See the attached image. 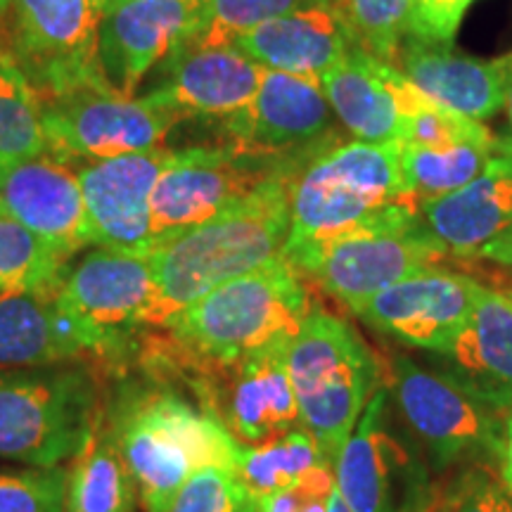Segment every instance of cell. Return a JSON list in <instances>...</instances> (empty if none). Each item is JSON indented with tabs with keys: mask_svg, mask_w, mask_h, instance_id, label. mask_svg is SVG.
I'll return each instance as SVG.
<instances>
[{
	"mask_svg": "<svg viewBox=\"0 0 512 512\" xmlns=\"http://www.w3.org/2000/svg\"><path fill=\"white\" fill-rule=\"evenodd\" d=\"M316 309L304 275L285 256L204 294L200 302L147 337L145 358L185 375L290 344Z\"/></svg>",
	"mask_w": 512,
	"mask_h": 512,
	"instance_id": "cell-1",
	"label": "cell"
},
{
	"mask_svg": "<svg viewBox=\"0 0 512 512\" xmlns=\"http://www.w3.org/2000/svg\"><path fill=\"white\" fill-rule=\"evenodd\" d=\"M306 162L287 164L219 216L147 254L155 299L145 316V328H166L204 294L285 256L292 185Z\"/></svg>",
	"mask_w": 512,
	"mask_h": 512,
	"instance_id": "cell-2",
	"label": "cell"
},
{
	"mask_svg": "<svg viewBox=\"0 0 512 512\" xmlns=\"http://www.w3.org/2000/svg\"><path fill=\"white\" fill-rule=\"evenodd\" d=\"M418 219L422 204L408 188L399 140L325 145L294 178L285 254L339 235L406 226Z\"/></svg>",
	"mask_w": 512,
	"mask_h": 512,
	"instance_id": "cell-3",
	"label": "cell"
},
{
	"mask_svg": "<svg viewBox=\"0 0 512 512\" xmlns=\"http://www.w3.org/2000/svg\"><path fill=\"white\" fill-rule=\"evenodd\" d=\"M110 420L145 512H169L192 472L219 465L233 472L240 444L200 406L171 389L131 392Z\"/></svg>",
	"mask_w": 512,
	"mask_h": 512,
	"instance_id": "cell-4",
	"label": "cell"
},
{
	"mask_svg": "<svg viewBox=\"0 0 512 512\" xmlns=\"http://www.w3.org/2000/svg\"><path fill=\"white\" fill-rule=\"evenodd\" d=\"M287 370L299 425L335 465L380 384L373 349L347 320L313 309L287 349Z\"/></svg>",
	"mask_w": 512,
	"mask_h": 512,
	"instance_id": "cell-5",
	"label": "cell"
},
{
	"mask_svg": "<svg viewBox=\"0 0 512 512\" xmlns=\"http://www.w3.org/2000/svg\"><path fill=\"white\" fill-rule=\"evenodd\" d=\"M98 408L86 370L0 373V458L60 465L86 444Z\"/></svg>",
	"mask_w": 512,
	"mask_h": 512,
	"instance_id": "cell-6",
	"label": "cell"
},
{
	"mask_svg": "<svg viewBox=\"0 0 512 512\" xmlns=\"http://www.w3.org/2000/svg\"><path fill=\"white\" fill-rule=\"evenodd\" d=\"M181 121L178 114L147 98L119 95L100 86L41 100L48 155L67 164L162 150L164 138Z\"/></svg>",
	"mask_w": 512,
	"mask_h": 512,
	"instance_id": "cell-7",
	"label": "cell"
},
{
	"mask_svg": "<svg viewBox=\"0 0 512 512\" xmlns=\"http://www.w3.org/2000/svg\"><path fill=\"white\" fill-rule=\"evenodd\" d=\"M444 256V247L418 219L406 226L339 235L285 254V259L354 311L377 292L437 268Z\"/></svg>",
	"mask_w": 512,
	"mask_h": 512,
	"instance_id": "cell-8",
	"label": "cell"
},
{
	"mask_svg": "<svg viewBox=\"0 0 512 512\" xmlns=\"http://www.w3.org/2000/svg\"><path fill=\"white\" fill-rule=\"evenodd\" d=\"M10 46L3 50L38 98L107 88L98 74V0H12ZM5 12V15H8Z\"/></svg>",
	"mask_w": 512,
	"mask_h": 512,
	"instance_id": "cell-9",
	"label": "cell"
},
{
	"mask_svg": "<svg viewBox=\"0 0 512 512\" xmlns=\"http://www.w3.org/2000/svg\"><path fill=\"white\" fill-rule=\"evenodd\" d=\"M389 387L403 422L422 441L434 467L463 460H498L501 411L475 399L444 373L415 366L411 358H389Z\"/></svg>",
	"mask_w": 512,
	"mask_h": 512,
	"instance_id": "cell-10",
	"label": "cell"
},
{
	"mask_svg": "<svg viewBox=\"0 0 512 512\" xmlns=\"http://www.w3.org/2000/svg\"><path fill=\"white\" fill-rule=\"evenodd\" d=\"M311 159V157H309ZM245 157L230 145L169 152L150 202L152 249L214 219L287 164ZM150 249V252H152Z\"/></svg>",
	"mask_w": 512,
	"mask_h": 512,
	"instance_id": "cell-11",
	"label": "cell"
},
{
	"mask_svg": "<svg viewBox=\"0 0 512 512\" xmlns=\"http://www.w3.org/2000/svg\"><path fill=\"white\" fill-rule=\"evenodd\" d=\"M287 349L273 347L230 363L192 368L183 375L200 406L240 446H264L299 427Z\"/></svg>",
	"mask_w": 512,
	"mask_h": 512,
	"instance_id": "cell-12",
	"label": "cell"
},
{
	"mask_svg": "<svg viewBox=\"0 0 512 512\" xmlns=\"http://www.w3.org/2000/svg\"><path fill=\"white\" fill-rule=\"evenodd\" d=\"M335 486L351 512H418L430 496L420 460L394 432L384 387L370 396L339 453Z\"/></svg>",
	"mask_w": 512,
	"mask_h": 512,
	"instance_id": "cell-13",
	"label": "cell"
},
{
	"mask_svg": "<svg viewBox=\"0 0 512 512\" xmlns=\"http://www.w3.org/2000/svg\"><path fill=\"white\" fill-rule=\"evenodd\" d=\"M204 0H121L100 10L98 74L107 88L133 95L152 69L195 41Z\"/></svg>",
	"mask_w": 512,
	"mask_h": 512,
	"instance_id": "cell-14",
	"label": "cell"
},
{
	"mask_svg": "<svg viewBox=\"0 0 512 512\" xmlns=\"http://www.w3.org/2000/svg\"><path fill=\"white\" fill-rule=\"evenodd\" d=\"M60 306L91 335L102 358L124 354L133 332L145 328L155 299V278L147 256L95 249L64 273Z\"/></svg>",
	"mask_w": 512,
	"mask_h": 512,
	"instance_id": "cell-15",
	"label": "cell"
},
{
	"mask_svg": "<svg viewBox=\"0 0 512 512\" xmlns=\"http://www.w3.org/2000/svg\"><path fill=\"white\" fill-rule=\"evenodd\" d=\"M226 145L245 157L292 162L325 147L332 107L320 83L264 69L252 102L223 121Z\"/></svg>",
	"mask_w": 512,
	"mask_h": 512,
	"instance_id": "cell-16",
	"label": "cell"
},
{
	"mask_svg": "<svg viewBox=\"0 0 512 512\" xmlns=\"http://www.w3.org/2000/svg\"><path fill=\"white\" fill-rule=\"evenodd\" d=\"M477 290L470 275L437 266L377 292L354 313L384 337L444 356L465 328Z\"/></svg>",
	"mask_w": 512,
	"mask_h": 512,
	"instance_id": "cell-17",
	"label": "cell"
},
{
	"mask_svg": "<svg viewBox=\"0 0 512 512\" xmlns=\"http://www.w3.org/2000/svg\"><path fill=\"white\" fill-rule=\"evenodd\" d=\"M166 155V147L133 152L91 162L79 171L95 245L138 256L150 254V202Z\"/></svg>",
	"mask_w": 512,
	"mask_h": 512,
	"instance_id": "cell-18",
	"label": "cell"
},
{
	"mask_svg": "<svg viewBox=\"0 0 512 512\" xmlns=\"http://www.w3.org/2000/svg\"><path fill=\"white\" fill-rule=\"evenodd\" d=\"M233 48L271 72L320 83L361 41L339 0H320L249 29Z\"/></svg>",
	"mask_w": 512,
	"mask_h": 512,
	"instance_id": "cell-19",
	"label": "cell"
},
{
	"mask_svg": "<svg viewBox=\"0 0 512 512\" xmlns=\"http://www.w3.org/2000/svg\"><path fill=\"white\" fill-rule=\"evenodd\" d=\"M0 216L22 223L67 259L93 242L79 171L48 152L0 174Z\"/></svg>",
	"mask_w": 512,
	"mask_h": 512,
	"instance_id": "cell-20",
	"label": "cell"
},
{
	"mask_svg": "<svg viewBox=\"0 0 512 512\" xmlns=\"http://www.w3.org/2000/svg\"><path fill=\"white\" fill-rule=\"evenodd\" d=\"M164 79L145 93L155 105L185 119L226 121L252 102L264 67L238 48H183L164 62Z\"/></svg>",
	"mask_w": 512,
	"mask_h": 512,
	"instance_id": "cell-21",
	"label": "cell"
},
{
	"mask_svg": "<svg viewBox=\"0 0 512 512\" xmlns=\"http://www.w3.org/2000/svg\"><path fill=\"white\" fill-rule=\"evenodd\" d=\"M394 67L437 105L482 121L503 110L512 79V53L479 60L453 53L444 43L406 36Z\"/></svg>",
	"mask_w": 512,
	"mask_h": 512,
	"instance_id": "cell-22",
	"label": "cell"
},
{
	"mask_svg": "<svg viewBox=\"0 0 512 512\" xmlns=\"http://www.w3.org/2000/svg\"><path fill=\"white\" fill-rule=\"evenodd\" d=\"M422 221L446 254L472 259L512 228V143L498 140L494 155L463 188L422 204Z\"/></svg>",
	"mask_w": 512,
	"mask_h": 512,
	"instance_id": "cell-23",
	"label": "cell"
},
{
	"mask_svg": "<svg viewBox=\"0 0 512 512\" xmlns=\"http://www.w3.org/2000/svg\"><path fill=\"white\" fill-rule=\"evenodd\" d=\"M325 98L344 128L363 143L401 138L406 112L420 91L394 64L358 48L320 79Z\"/></svg>",
	"mask_w": 512,
	"mask_h": 512,
	"instance_id": "cell-24",
	"label": "cell"
},
{
	"mask_svg": "<svg viewBox=\"0 0 512 512\" xmlns=\"http://www.w3.org/2000/svg\"><path fill=\"white\" fill-rule=\"evenodd\" d=\"M50 290H0V368H41L72 358H102L98 342Z\"/></svg>",
	"mask_w": 512,
	"mask_h": 512,
	"instance_id": "cell-25",
	"label": "cell"
},
{
	"mask_svg": "<svg viewBox=\"0 0 512 512\" xmlns=\"http://www.w3.org/2000/svg\"><path fill=\"white\" fill-rule=\"evenodd\" d=\"M446 377L498 411L512 408V302L479 285L475 306L456 342L444 354Z\"/></svg>",
	"mask_w": 512,
	"mask_h": 512,
	"instance_id": "cell-26",
	"label": "cell"
},
{
	"mask_svg": "<svg viewBox=\"0 0 512 512\" xmlns=\"http://www.w3.org/2000/svg\"><path fill=\"white\" fill-rule=\"evenodd\" d=\"M233 475L254 498L297 486H309L325 494L335 489V465L320 453L302 425L264 446H242Z\"/></svg>",
	"mask_w": 512,
	"mask_h": 512,
	"instance_id": "cell-27",
	"label": "cell"
},
{
	"mask_svg": "<svg viewBox=\"0 0 512 512\" xmlns=\"http://www.w3.org/2000/svg\"><path fill=\"white\" fill-rule=\"evenodd\" d=\"M136 484L121 456L110 411L98 408L93 430L76 453L64 512H131Z\"/></svg>",
	"mask_w": 512,
	"mask_h": 512,
	"instance_id": "cell-28",
	"label": "cell"
},
{
	"mask_svg": "<svg viewBox=\"0 0 512 512\" xmlns=\"http://www.w3.org/2000/svg\"><path fill=\"white\" fill-rule=\"evenodd\" d=\"M401 145V166L408 188L420 204L441 200L482 174L494 155L496 140L491 143H460L451 147Z\"/></svg>",
	"mask_w": 512,
	"mask_h": 512,
	"instance_id": "cell-29",
	"label": "cell"
},
{
	"mask_svg": "<svg viewBox=\"0 0 512 512\" xmlns=\"http://www.w3.org/2000/svg\"><path fill=\"white\" fill-rule=\"evenodd\" d=\"M46 152L41 98L17 64L0 50V174Z\"/></svg>",
	"mask_w": 512,
	"mask_h": 512,
	"instance_id": "cell-30",
	"label": "cell"
},
{
	"mask_svg": "<svg viewBox=\"0 0 512 512\" xmlns=\"http://www.w3.org/2000/svg\"><path fill=\"white\" fill-rule=\"evenodd\" d=\"M67 256L22 223L0 216V290H50L67 273Z\"/></svg>",
	"mask_w": 512,
	"mask_h": 512,
	"instance_id": "cell-31",
	"label": "cell"
},
{
	"mask_svg": "<svg viewBox=\"0 0 512 512\" xmlns=\"http://www.w3.org/2000/svg\"><path fill=\"white\" fill-rule=\"evenodd\" d=\"M320 0H204L202 27L192 48H226L259 24Z\"/></svg>",
	"mask_w": 512,
	"mask_h": 512,
	"instance_id": "cell-32",
	"label": "cell"
},
{
	"mask_svg": "<svg viewBox=\"0 0 512 512\" xmlns=\"http://www.w3.org/2000/svg\"><path fill=\"white\" fill-rule=\"evenodd\" d=\"M361 48L394 64L403 38L411 31L413 0H339Z\"/></svg>",
	"mask_w": 512,
	"mask_h": 512,
	"instance_id": "cell-33",
	"label": "cell"
},
{
	"mask_svg": "<svg viewBox=\"0 0 512 512\" xmlns=\"http://www.w3.org/2000/svg\"><path fill=\"white\" fill-rule=\"evenodd\" d=\"M496 140L482 121L448 110L444 105L418 95L406 112L399 143L420 147H451L460 143H491Z\"/></svg>",
	"mask_w": 512,
	"mask_h": 512,
	"instance_id": "cell-34",
	"label": "cell"
},
{
	"mask_svg": "<svg viewBox=\"0 0 512 512\" xmlns=\"http://www.w3.org/2000/svg\"><path fill=\"white\" fill-rule=\"evenodd\" d=\"M418 512H512V496L489 467L475 465L430 491Z\"/></svg>",
	"mask_w": 512,
	"mask_h": 512,
	"instance_id": "cell-35",
	"label": "cell"
},
{
	"mask_svg": "<svg viewBox=\"0 0 512 512\" xmlns=\"http://www.w3.org/2000/svg\"><path fill=\"white\" fill-rule=\"evenodd\" d=\"M67 472L43 467L38 472H0V512H64Z\"/></svg>",
	"mask_w": 512,
	"mask_h": 512,
	"instance_id": "cell-36",
	"label": "cell"
},
{
	"mask_svg": "<svg viewBox=\"0 0 512 512\" xmlns=\"http://www.w3.org/2000/svg\"><path fill=\"white\" fill-rule=\"evenodd\" d=\"M247 498L245 486L226 467L207 465L185 479L169 512H235Z\"/></svg>",
	"mask_w": 512,
	"mask_h": 512,
	"instance_id": "cell-37",
	"label": "cell"
},
{
	"mask_svg": "<svg viewBox=\"0 0 512 512\" xmlns=\"http://www.w3.org/2000/svg\"><path fill=\"white\" fill-rule=\"evenodd\" d=\"M475 0H415L408 36L453 46L460 22Z\"/></svg>",
	"mask_w": 512,
	"mask_h": 512,
	"instance_id": "cell-38",
	"label": "cell"
},
{
	"mask_svg": "<svg viewBox=\"0 0 512 512\" xmlns=\"http://www.w3.org/2000/svg\"><path fill=\"white\" fill-rule=\"evenodd\" d=\"M330 494L309 489V486H297V489L278 491V494L271 496L252 498L256 512H328Z\"/></svg>",
	"mask_w": 512,
	"mask_h": 512,
	"instance_id": "cell-39",
	"label": "cell"
},
{
	"mask_svg": "<svg viewBox=\"0 0 512 512\" xmlns=\"http://www.w3.org/2000/svg\"><path fill=\"white\" fill-rule=\"evenodd\" d=\"M498 467H501V482L512 496V408L505 415L501 448H498Z\"/></svg>",
	"mask_w": 512,
	"mask_h": 512,
	"instance_id": "cell-40",
	"label": "cell"
},
{
	"mask_svg": "<svg viewBox=\"0 0 512 512\" xmlns=\"http://www.w3.org/2000/svg\"><path fill=\"white\" fill-rule=\"evenodd\" d=\"M484 259H491L496 261V264H503L512 268V228L508 233H503L501 238H498L494 245H489L484 249Z\"/></svg>",
	"mask_w": 512,
	"mask_h": 512,
	"instance_id": "cell-41",
	"label": "cell"
},
{
	"mask_svg": "<svg viewBox=\"0 0 512 512\" xmlns=\"http://www.w3.org/2000/svg\"><path fill=\"white\" fill-rule=\"evenodd\" d=\"M328 512H351L349 505L344 503L342 494H339V491H337V486H335V489H332V494L328 498Z\"/></svg>",
	"mask_w": 512,
	"mask_h": 512,
	"instance_id": "cell-42",
	"label": "cell"
},
{
	"mask_svg": "<svg viewBox=\"0 0 512 512\" xmlns=\"http://www.w3.org/2000/svg\"><path fill=\"white\" fill-rule=\"evenodd\" d=\"M235 512H256V505H254V498L252 496H249L247 494V498H245V501H242L240 505H238V510H235Z\"/></svg>",
	"mask_w": 512,
	"mask_h": 512,
	"instance_id": "cell-43",
	"label": "cell"
},
{
	"mask_svg": "<svg viewBox=\"0 0 512 512\" xmlns=\"http://www.w3.org/2000/svg\"><path fill=\"white\" fill-rule=\"evenodd\" d=\"M505 107H508V119H510V128H512V79L508 86V95H505ZM510 143H512V136H510Z\"/></svg>",
	"mask_w": 512,
	"mask_h": 512,
	"instance_id": "cell-44",
	"label": "cell"
},
{
	"mask_svg": "<svg viewBox=\"0 0 512 512\" xmlns=\"http://www.w3.org/2000/svg\"><path fill=\"white\" fill-rule=\"evenodd\" d=\"M10 3L12 0H0V19L5 17V12H8V8H10Z\"/></svg>",
	"mask_w": 512,
	"mask_h": 512,
	"instance_id": "cell-45",
	"label": "cell"
},
{
	"mask_svg": "<svg viewBox=\"0 0 512 512\" xmlns=\"http://www.w3.org/2000/svg\"><path fill=\"white\" fill-rule=\"evenodd\" d=\"M114 3H121V0H98V8H107V5H114Z\"/></svg>",
	"mask_w": 512,
	"mask_h": 512,
	"instance_id": "cell-46",
	"label": "cell"
},
{
	"mask_svg": "<svg viewBox=\"0 0 512 512\" xmlns=\"http://www.w3.org/2000/svg\"><path fill=\"white\" fill-rule=\"evenodd\" d=\"M505 294H508V299L512 302V292H505Z\"/></svg>",
	"mask_w": 512,
	"mask_h": 512,
	"instance_id": "cell-47",
	"label": "cell"
},
{
	"mask_svg": "<svg viewBox=\"0 0 512 512\" xmlns=\"http://www.w3.org/2000/svg\"><path fill=\"white\" fill-rule=\"evenodd\" d=\"M413 3H415V0H413Z\"/></svg>",
	"mask_w": 512,
	"mask_h": 512,
	"instance_id": "cell-48",
	"label": "cell"
}]
</instances>
